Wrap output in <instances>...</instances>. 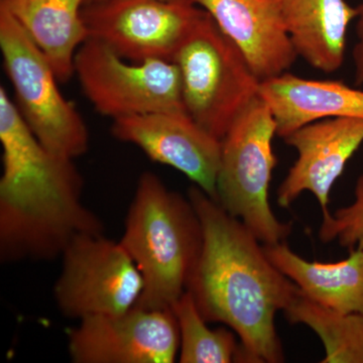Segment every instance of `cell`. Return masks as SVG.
Returning a JSON list of instances; mask_svg holds the SVG:
<instances>
[{
  "label": "cell",
  "mask_w": 363,
  "mask_h": 363,
  "mask_svg": "<svg viewBox=\"0 0 363 363\" xmlns=\"http://www.w3.org/2000/svg\"><path fill=\"white\" fill-rule=\"evenodd\" d=\"M98 1V0H86V4H90V2Z\"/></svg>",
  "instance_id": "603a6c76"
},
{
  "label": "cell",
  "mask_w": 363,
  "mask_h": 363,
  "mask_svg": "<svg viewBox=\"0 0 363 363\" xmlns=\"http://www.w3.org/2000/svg\"><path fill=\"white\" fill-rule=\"evenodd\" d=\"M213 18L260 81L286 73L298 58L274 0H193Z\"/></svg>",
  "instance_id": "4fadbf2b"
},
{
  "label": "cell",
  "mask_w": 363,
  "mask_h": 363,
  "mask_svg": "<svg viewBox=\"0 0 363 363\" xmlns=\"http://www.w3.org/2000/svg\"><path fill=\"white\" fill-rule=\"evenodd\" d=\"M173 62L180 71L186 111L220 140L235 119L259 96L262 81L208 13Z\"/></svg>",
  "instance_id": "5b68a950"
},
{
  "label": "cell",
  "mask_w": 363,
  "mask_h": 363,
  "mask_svg": "<svg viewBox=\"0 0 363 363\" xmlns=\"http://www.w3.org/2000/svg\"><path fill=\"white\" fill-rule=\"evenodd\" d=\"M67 335L75 363H172L180 346L171 308L84 318Z\"/></svg>",
  "instance_id": "30bf717a"
},
{
  "label": "cell",
  "mask_w": 363,
  "mask_h": 363,
  "mask_svg": "<svg viewBox=\"0 0 363 363\" xmlns=\"http://www.w3.org/2000/svg\"><path fill=\"white\" fill-rule=\"evenodd\" d=\"M0 262L61 257L82 234L104 233L82 201L84 181L74 160L45 147L0 87Z\"/></svg>",
  "instance_id": "6da1fadb"
},
{
  "label": "cell",
  "mask_w": 363,
  "mask_h": 363,
  "mask_svg": "<svg viewBox=\"0 0 363 363\" xmlns=\"http://www.w3.org/2000/svg\"><path fill=\"white\" fill-rule=\"evenodd\" d=\"M188 198L201 221L203 247L186 291L207 322H220L235 332L247 362H283L274 317L298 286L267 259L245 224L202 189L192 186Z\"/></svg>",
  "instance_id": "7a4b0ae2"
},
{
  "label": "cell",
  "mask_w": 363,
  "mask_h": 363,
  "mask_svg": "<svg viewBox=\"0 0 363 363\" xmlns=\"http://www.w3.org/2000/svg\"><path fill=\"white\" fill-rule=\"evenodd\" d=\"M171 309L180 330L181 363L247 362L242 345L233 332L226 328L210 329L189 291Z\"/></svg>",
  "instance_id": "d6986e66"
},
{
  "label": "cell",
  "mask_w": 363,
  "mask_h": 363,
  "mask_svg": "<svg viewBox=\"0 0 363 363\" xmlns=\"http://www.w3.org/2000/svg\"><path fill=\"white\" fill-rule=\"evenodd\" d=\"M298 58L334 73L345 60L347 33L357 9L346 0H274Z\"/></svg>",
  "instance_id": "9a60e30c"
},
{
  "label": "cell",
  "mask_w": 363,
  "mask_h": 363,
  "mask_svg": "<svg viewBox=\"0 0 363 363\" xmlns=\"http://www.w3.org/2000/svg\"><path fill=\"white\" fill-rule=\"evenodd\" d=\"M283 312L291 324H304L319 336L325 347L322 363H363V314L318 304L298 288Z\"/></svg>",
  "instance_id": "ac0fdd59"
},
{
  "label": "cell",
  "mask_w": 363,
  "mask_h": 363,
  "mask_svg": "<svg viewBox=\"0 0 363 363\" xmlns=\"http://www.w3.org/2000/svg\"><path fill=\"white\" fill-rule=\"evenodd\" d=\"M86 0H0L44 52L60 82L74 75V60L88 39L82 9Z\"/></svg>",
  "instance_id": "2e32d148"
},
{
  "label": "cell",
  "mask_w": 363,
  "mask_h": 363,
  "mask_svg": "<svg viewBox=\"0 0 363 363\" xmlns=\"http://www.w3.org/2000/svg\"><path fill=\"white\" fill-rule=\"evenodd\" d=\"M259 97L271 109L281 138L322 119H363V89L341 81L314 80L286 72L262 81Z\"/></svg>",
  "instance_id": "5bb4252c"
},
{
  "label": "cell",
  "mask_w": 363,
  "mask_h": 363,
  "mask_svg": "<svg viewBox=\"0 0 363 363\" xmlns=\"http://www.w3.org/2000/svg\"><path fill=\"white\" fill-rule=\"evenodd\" d=\"M108 45L87 39L74 60L83 92L94 108L112 119L160 111H186L175 62L128 63Z\"/></svg>",
  "instance_id": "52a82bcc"
},
{
  "label": "cell",
  "mask_w": 363,
  "mask_h": 363,
  "mask_svg": "<svg viewBox=\"0 0 363 363\" xmlns=\"http://www.w3.org/2000/svg\"><path fill=\"white\" fill-rule=\"evenodd\" d=\"M121 245L143 279L138 307L169 309L187 290L203 247L201 221L189 198L145 172L126 215Z\"/></svg>",
  "instance_id": "3957f363"
},
{
  "label": "cell",
  "mask_w": 363,
  "mask_h": 363,
  "mask_svg": "<svg viewBox=\"0 0 363 363\" xmlns=\"http://www.w3.org/2000/svg\"><path fill=\"white\" fill-rule=\"evenodd\" d=\"M357 9V43L352 50V61L355 85L363 87V0Z\"/></svg>",
  "instance_id": "44dd1931"
},
{
  "label": "cell",
  "mask_w": 363,
  "mask_h": 363,
  "mask_svg": "<svg viewBox=\"0 0 363 363\" xmlns=\"http://www.w3.org/2000/svg\"><path fill=\"white\" fill-rule=\"evenodd\" d=\"M0 48L21 116L48 150L75 160L89 147L82 116L59 90L44 52L13 16L0 6Z\"/></svg>",
  "instance_id": "8992f818"
},
{
  "label": "cell",
  "mask_w": 363,
  "mask_h": 363,
  "mask_svg": "<svg viewBox=\"0 0 363 363\" xmlns=\"http://www.w3.org/2000/svg\"><path fill=\"white\" fill-rule=\"evenodd\" d=\"M264 250L272 264L314 302L336 311L363 314L362 250H350L347 259L324 264L303 259L286 242L264 245Z\"/></svg>",
  "instance_id": "e0dca14e"
},
{
  "label": "cell",
  "mask_w": 363,
  "mask_h": 363,
  "mask_svg": "<svg viewBox=\"0 0 363 363\" xmlns=\"http://www.w3.org/2000/svg\"><path fill=\"white\" fill-rule=\"evenodd\" d=\"M54 286L60 312L80 320L118 315L133 309L143 292V279L121 242L104 233L82 234L62 255Z\"/></svg>",
  "instance_id": "ba28073f"
},
{
  "label": "cell",
  "mask_w": 363,
  "mask_h": 363,
  "mask_svg": "<svg viewBox=\"0 0 363 363\" xmlns=\"http://www.w3.org/2000/svg\"><path fill=\"white\" fill-rule=\"evenodd\" d=\"M283 140L297 150L298 159L277 191L278 204L290 207L298 196L309 191L323 213L329 212L331 189L363 143V119H322Z\"/></svg>",
  "instance_id": "7c38bea8"
},
{
  "label": "cell",
  "mask_w": 363,
  "mask_h": 363,
  "mask_svg": "<svg viewBox=\"0 0 363 363\" xmlns=\"http://www.w3.org/2000/svg\"><path fill=\"white\" fill-rule=\"evenodd\" d=\"M111 133L152 161L175 168L217 201L221 140L187 111H160L114 119Z\"/></svg>",
  "instance_id": "8fae6325"
},
{
  "label": "cell",
  "mask_w": 363,
  "mask_h": 363,
  "mask_svg": "<svg viewBox=\"0 0 363 363\" xmlns=\"http://www.w3.org/2000/svg\"><path fill=\"white\" fill-rule=\"evenodd\" d=\"M277 124L259 96L235 119L221 140L217 202L240 219L264 245L286 242L292 223L274 216L269 201L278 159L272 149Z\"/></svg>",
  "instance_id": "277c9868"
},
{
  "label": "cell",
  "mask_w": 363,
  "mask_h": 363,
  "mask_svg": "<svg viewBox=\"0 0 363 363\" xmlns=\"http://www.w3.org/2000/svg\"><path fill=\"white\" fill-rule=\"evenodd\" d=\"M172 2H186V4H193V0H166Z\"/></svg>",
  "instance_id": "7402d4cb"
},
{
  "label": "cell",
  "mask_w": 363,
  "mask_h": 363,
  "mask_svg": "<svg viewBox=\"0 0 363 363\" xmlns=\"http://www.w3.org/2000/svg\"><path fill=\"white\" fill-rule=\"evenodd\" d=\"M206 11L166 0H98L83 7L88 39L131 62L174 61Z\"/></svg>",
  "instance_id": "9c48e42d"
},
{
  "label": "cell",
  "mask_w": 363,
  "mask_h": 363,
  "mask_svg": "<svg viewBox=\"0 0 363 363\" xmlns=\"http://www.w3.org/2000/svg\"><path fill=\"white\" fill-rule=\"evenodd\" d=\"M354 202L331 214L323 213L319 238L323 242L337 241L348 250L363 252V175L358 177Z\"/></svg>",
  "instance_id": "ffe728a7"
}]
</instances>
